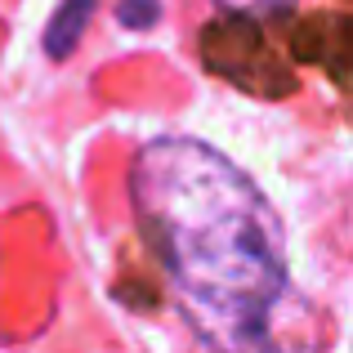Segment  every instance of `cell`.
Segmentation results:
<instances>
[{"label": "cell", "instance_id": "cell-1", "mask_svg": "<svg viewBox=\"0 0 353 353\" xmlns=\"http://www.w3.org/2000/svg\"><path fill=\"white\" fill-rule=\"evenodd\" d=\"M130 206L174 309L210 349H268L291 295L282 219L246 170L197 139H152L130 161Z\"/></svg>", "mask_w": 353, "mask_h": 353}, {"label": "cell", "instance_id": "cell-2", "mask_svg": "<svg viewBox=\"0 0 353 353\" xmlns=\"http://www.w3.org/2000/svg\"><path fill=\"white\" fill-rule=\"evenodd\" d=\"M201 63H206V72L224 77L228 85L246 90L255 99H286L300 90V77L291 72V63L277 54L259 18L250 14L224 9V18L201 27Z\"/></svg>", "mask_w": 353, "mask_h": 353}, {"label": "cell", "instance_id": "cell-3", "mask_svg": "<svg viewBox=\"0 0 353 353\" xmlns=\"http://www.w3.org/2000/svg\"><path fill=\"white\" fill-rule=\"evenodd\" d=\"M291 59L295 63H318L327 68L336 81H345V63H349V32L340 14H313L291 32Z\"/></svg>", "mask_w": 353, "mask_h": 353}, {"label": "cell", "instance_id": "cell-4", "mask_svg": "<svg viewBox=\"0 0 353 353\" xmlns=\"http://www.w3.org/2000/svg\"><path fill=\"white\" fill-rule=\"evenodd\" d=\"M94 5L99 0H68V5L50 18V27H45V54H50V59H68V54L77 50L85 23L94 18Z\"/></svg>", "mask_w": 353, "mask_h": 353}, {"label": "cell", "instance_id": "cell-5", "mask_svg": "<svg viewBox=\"0 0 353 353\" xmlns=\"http://www.w3.org/2000/svg\"><path fill=\"white\" fill-rule=\"evenodd\" d=\"M117 23L125 27V32H152V27L161 23V0H121Z\"/></svg>", "mask_w": 353, "mask_h": 353}, {"label": "cell", "instance_id": "cell-6", "mask_svg": "<svg viewBox=\"0 0 353 353\" xmlns=\"http://www.w3.org/2000/svg\"><path fill=\"white\" fill-rule=\"evenodd\" d=\"M219 9H228V14H250V18H282L295 9V0H215Z\"/></svg>", "mask_w": 353, "mask_h": 353}]
</instances>
